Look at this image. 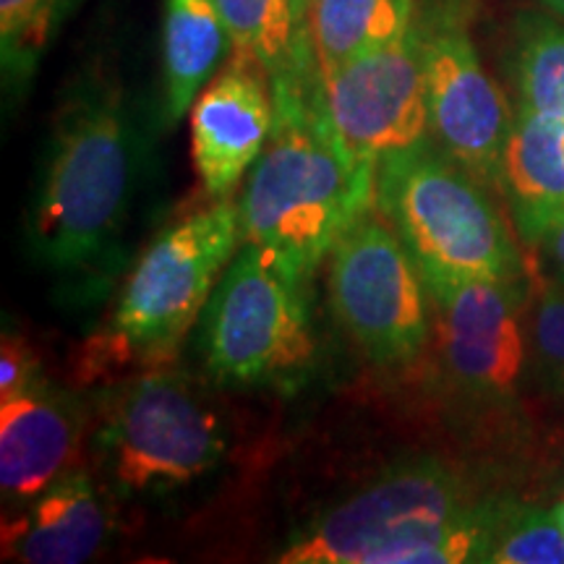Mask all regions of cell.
Segmentation results:
<instances>
[{"mask_svg":"<svg viewBox=\"0 0 564 564\" xmlns=\"http://www.w3.org/2000/svg\"><path fill=\"white\" fill-rule=\"evenodd\" d=\"M110 489L76 468L3 520V560L79 564L102 552L112 533Z\"/></svg>","mask_w":564,"mask_h":564,"instance_id":"14","label":"cell"},{"mask_svg":"<svg viewBox=\"0 0 564 564\" xmlns=\"http://www.w3.org/2000/svg\"><path fill=\"white\" fill-rule=\"evenodd\" d=\"M141 141L116 82L84 74L55 110L26 215L32 259L58 274L110 264L141 175Z\"/></svg>","mask_w":564,"mask_h":564,"instance_id":"2","label":"cell"},{"mask_svg":"<svg viewBox=\"0 0 564 564\" xmlns=\"http://www.w3.org/2000/svg\"><path fill=\"white\" fill-rule=\"evenodd\" d=\"M232 53V37L217 0H165L162 17V76L165 116H186Z\"/></svg>","mask_w":564,"mask_h":564,"instance_id":"16","label":"cell"},{"mask_svg":"<svg viewBox=\"0 0 564 564\" xmlns=\"http://www.w3.org/2000/svg\"><path fill=\"white\" fill-rule=\"evenodd\" d=\"M241 243L232 199H215L165 225L139 257L105 329L87 343L84 377L171 366Z\"/></svg>","mask_w":564,"mask_h":564,"instance_id":"3","label":"cell"},{"mask_svg":"<svg viewBox=\"0 0 564 564\" xmlns=\"http://www.w3.org/2000/svg\"><path fill=\"white\" fill-rule=\"evenodd\" d=\"M329 301L337 322L371 364L403 369L429 340V291L377 204L352 220L329 251Z\"/></svg>","mask_w":564,"mask_h":564,"instance_id":"8","label":"cell"},{"mask_svg":"<svg viewBox=\"0 0 564 564\" xmlns=\"http://www.w3.org/2000/svg\"><path fill=\"white\" fill-rule=\"evenodd\" d=\"M429 299L449 384L476 405H512L531 361L523 278L457 282Z\"/></svg>","mask_w":564,"mask_h":564,"instance_id":"10","label":"cell"},{"mask_svg":"<svg viewBox=\"0 0 564 564\" xmlns=\"http://www.w3.org/2000/svg\"><path fill=\"white\" fill-rule=\"evenodd\" d=\"M232 47L257 55L270 79L319 63L312 0H217Z\"/></svg>","mask_w":564,"mask_h":564,"instance_id":"17","label":"cell"},{"mask_svg":"<svg viewBox=\"0 0 564 564\" xmlns=\"http://www.w3.org/2000/svg\"><path fill=\"white\" fill-rule=\"evenodd\" d=\"M486 562L564 564V531L552 510L502 502Z\"/></svg>","mask_w":564,"mask_h":564,"instance_id":"21","label":"cell"},{"mask_svg":"<svg viewBox=\"0 0 564 564\" xmlns=\"http://www.w3.org/2000/svg\"><path fill=\"white\" fill-rule=\"evenodd\" d=\"M489 192L434 141L377 165L373 204L405 243L426 291L523 278L518 243Z\"/></svg>","mask_w":564,"mask_h":564,"instance_id":"4","label":"cell"},{"mask_svg":"<svg viewBox=\"0 0 564 564\" xmlns=\"http://www.w3.org/2000/svg\"><path fill=\"white\" fill-rule=\"evenodd\" d=\"M419 0H312V34L322 74L382 51L413 26Z\"/></svg>","mask_w":564,"mask_h":564,"instance_id":"18","label":"cell"},{"mask_svg":"<svg viewBox=\"0 0 564 564\" xmlns=\"http://www.w3.org/2000/svg\"><path fill=\"white\" fill-rule=\"evenodd\" d=\"M89 449L110 494L150 497L212 474L228 453V432L186 373L160 366L116 379L97 394Z\"/></svg>","mask_w":564,"mask_h":564,"instance_id":"5","label":"cell"},{"mask_svg":"<svg viewBox=\"0 0 564 564\" xmlns=\"http://www.w3.org/2000/svg\"><path fill=\"white\" fill-rule=\"evenodd\" d=\"M499 192L518 241L535 249L564 215V118L520 105L505 144Z\"/></svg>","mask_w":564,"mask_h":564,"instance_id":"15","label":"cell"},{"mask_svg":"<svg viewBox=\"0 0 564 564\" xmlns=\"http://www.w3.org/2000/svg\"><path fill=\"white\" fill-rule=\"evenodd\" d=\"M272 97V133L238 199L241 236L312 285L337 238L373 204L377 171L343 144L319 63L274 76Z\"/></svg>","mask_w":564,"mask_h":564,"instance_id":"1","label":"cell"},{"mask_svg":"<svg viewBox=\"0 0 564 564\" xmlns=\"http://www.w3.org/2000/svg\"><path fill=\"white\" fill-rule=\"evenodd\" d=\"M204 369L236 390H293L316 358L312 285L241 243L202 312Z\"/></svg>","mask_w":564,"mask_h":564,"instance_id":"6","label":"cell"},{"mask_svg":"<svg viewBox=\"0 0 564 564\" xmlns=\"http://www.w3.org/2000/svg\"><path fill=\"white\" fill-rule=\"evenodd\" d=\"M554 518H556V523H560L562 525V531H564V502H560V505H556L554 507Z\"/></svg>","mask_w":564,"mask_h":564,"instance_id":"26","label":"cell"},{"mask_svg":"<svg viewBox=\"0 0 564 564\" xmlns=\"http://www.w3.org/2000/svg\"><path fill=\"white\" fill-rule=\"evenodd\" d=\"M40 377L45 373H42V364L32 345L21 335L6 329L3 348H0V400L26 390Z\"/></svg>","mask_w":564,"mask_h":564,"instance_id":"23","label":"cell"},{"mask_svg":"<svg viewBox=\"0 0 564 564\" xmlns=\"http://www.w3.org/2000/svg\"><path fill=\"white\" fill-rule=\"evenodd\" d=\"M89 421L79 394L47 377L0 400V491L11 510L79 468Z\"/></svg>","mask_w":564,"mask_h":564,"instance_id":"13","label":"cell"},{"mask_svg":"<svg viewBox=\"0 0 564 564\" xmlns=\"http://www.w3.org/2000/svg\"><path fill=\"white\" fill-rule=\"evenodd\" d=\"M272 126L270 74L257 55L232 47L192 105V158L212 199H232L262 154Z\"/></svg>","mask_w":564,"mask_h":564,"instance_id":"12","label":"cell"},{"mask_svg":"<svg viewBox=\"0 0 564 564\" xmlns=\"http://www.w3.org/2000/svg\"><path fill=\"white\" fill-rule=\"evenodd\" d=\"M539 3L552 13H556V17L564 19V0H539Z\"/></svg>","mask_w":564,"mask_h":564,"instance_id":"25","label":"cell"},{"mask_svg":"<svg viewBox=\"0 0 564 564\" xmlns=\"http://www.w3.org/2000/svg\"><path fill=\"white\" fill-rule=\"evenodd\" d=\"M535 251H539L544 278L564 288V215L546 230Z\"/></svg>","mask_w":564,"mask_h":564,"instance_id":"24","label":"cell"},{"mask_svg":"<svg viewBox=\"0 0 564 564\" xmlns=\"http://www.w3.org/2000/svg\"><path fill=\"white\" fill-rule=\"evenodd\" d=\"M79 0H0V63L6 91L32 82L61 24Z\"/></svg>","mask_w":564,"mask_h":564,"instance_id":"20","label":"cell"},{"mask_svg":"<svg viewBox=\"0 0 564 564\" xmlns=\"http://www.w3.org/2000/svg\"><path fill=\"white\" fill-rule=\"evenodd\" d=\"M528 343L535 377L564 403V288L546 278L528 308Z\"/></svg>","mask_w":564,"mask_h":564,"instance_id":"22","label":"cell"},{"mask_svg":"<svg viewBox=\"0 0 564 564\" xmlns=\"http://www.w3.org/2000/svg\"><path fill=\"white\" fill-rule=\"evenodd\" d=\"M322 76L335 129L364 165L377 171L390 154L434 141L415 24L382 51L366 53Z\"/></svg>","mask_w":564,"mask_h":564,"instance_id":"11","label":"cell"},{"mask_svg":"<svg viewBox=\"0 0 564 564\" xmlns=\"http://www.w3.org/2000/svg\"><path fill=\"white\" fill-rule=\"evenodd\" d=\"M478 0H419L415 30L426 74L432 139L489 188H499L512 110L474 40Z\"/></svg>","mask_w":564,"mask_h":564,"instance_id":"9","label":"cell"},{"mask_svg":"<svg viewBox=\"0 0 564 564\" xmlns=\"http://www.w3.org/2000/svg\"><path fill=\"white\" fill-rule=\"evenodd\" d=\"M481 502L436 457L387 468L364 489L316 514L274 556L282 564H405Z\"/></svg>","mask_w":564,"mask_h":564,"instance_id":"7","label":"cell"},{"mask_svg":"<svg viewBox=\"0 0 564 564\" xmlns=\"http://www.w3.org/2000/svg\"><path fill=\"white\" fill-rule=\"evenodd\" d=\"M512 76L523 108L564 118V24L528 13L514 24Z\"/></svg>","mask_w":564,"mask_h":564,"instance_id":"19","label":"cell"}]
</instances>
